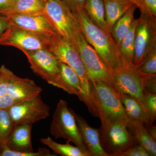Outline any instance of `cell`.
Here are the masks:
<instances>
[{
	"label": "cell",
	"instance_id": "2e32d148",
	"mask_svg": "<svg viewBox=\"0 0 156 156\" xmlns=\"http://www.w3.org/2000/svg\"><path fill=\"white\" fill-rule=\"evenodd\" d=\"M128 127L136 142L145 149L150 156L156 155V140L149 133L142 122L128 120Z\"/></svg>",
	"mask_w": 156,
	"mask_h": 156
},
{
	"label": "cell",
	"instance_id": "4dcf8cb0",
	"mask_svg": "<svg viewBox=\"0 0 156 156\" xmlns=\"http://www.w3.org/2000/svg\"><path fill=\"white\" fill-rule=\"evenodd\" d=\"M114 156H150V155L144 148L136 144L126 151L115 154Z\"/></svg>",
	"mask_w": 156,
	"mask_h": 156
},
{
	"label": "cell",
	"instance_id": "7402d4cb",
	"mask_svg": "<svg viewBox=\"0 0 156 156\" xmlns=\"http://www.w3.org/2000/svg\"><path fill=\"white\" fill-rule=\"evenodd\" d=\"M84 9L93 23L100 28L107 30L104 0H85Z\"/></svg>",
	"mask_w": 156,
	"mask_h": 156
},
{
	"label": "cell",
	"instance_id": "cb8c5ba5",
	"mask_svg": "<svg viewBox=\"0 0 156 156\" xmlns=\"http://www.w3.org/2000/svg\"><path fill=\"white\" fill-rule=\"evenodd\" d=\"M45 5L44 0H18L14 3V7L9 14H42Z\"/></svg>",
	"mask_w": 156,
	"mask_h": 156
},
{
	"label": "cell",
	"instance_id": "d6986e66",
	"mask_svg": "<svg viewBox=\"0 0 156 156\" xmlns=\"http://www.w3.org/2000/svg\"><path fill=\"white\" fill-rule=\"evenodd\" d=\"M119 93L120 99L128 120L142 122L149 125L144 109L139 101L131 95Z\"/></svg>",
	"mask_w": 156,
	"mask_h": 156
},
{
	"label": "cell",
	"instance_id": "836d02e7",
	"mask_svg": "<svg viewBox=\"0 0 156 156\" xmlns=\"http://www.w3.org/2000/svg\"><path fill=\"white\" fill-rule=\"evenodd\" d=\"M20 101V100L14 99L8 95L0 96V110L8 109L14 104Z\"/></svg>",
	"mask_w": 156,
	"mask_h": 156
},
{
	"label": "cell",
	"instance_id": "484cf974",
	"mask_svg": "<svg viewBox=\"0 0 156 156\" xmlns=\"http://www.w3.org/2000/svg\"><path fill=\"white\" fill-rule=\"evenodd\" d=\"M144 109L149 125H153L156 119V94L145 91Z\"/></svg>",
	"mask_w": 156,
	"mask_h": 156
},
{
	"label": "cell",
	"instance_id": "9c48e42d",
	"mask_svg": "<svg viewBox=\"0 0 156 156\" xmlns=\"http://www.w3.org/2000/svg\"><path fill=\"white\" fill-rule=\"evenodd\" d=\"M30 64L31 69L48 84L62 89L59 77V62L47 49L23 51Z\"/></svg>",
	"mask_w": 156,
	"mask_h": 156
},
{
	"label": "cell",
	"instance_id": "1f68e13d",
	"mask_svg": "<svg viewBox=\"0 0 156 156\" xmlns=\"http://www.w3.org/2000/svg\"><path fill=\"white\" fill-rule=\"evenodd\" d=\"M11 23L6 15L0 14V46L9 34L11 27Z\"/></svg>",
	"mask_w": 156,
	"mask_h": 156
},
{
	"label": "cell",
	"instance_id": "7a4b0ae2",
	"mask_svg": "<svg viewBox=\"0 0 156 156\" xmlns=\"http://www.w3.org/2000/svg\"><path fill=\"white\" fill-rule=\"evenodd\" d=\"M48 50L58 61L67 64L76 73L82 88L80 100L86 105L93 116L98 118V113L91 98L90 81L75 44L57 35L51 38Z\"/></svg>",
	"mask_w": 156,
	"mask_h": 156
},
{
	"label": "cell",
	"instance_id": "ac0fdd59",
	"mask_svg": "<svg viewBox=\"0 0 156 156\" xmlns=\"http://www.w3.org/2000/svg\"><path fill=\"white\" fill-rule=\"evenodd\" d=\"M59 69L62 90L71 95H76L80 100L82 88L80 80L76 73L69 66L60 62Z\"/></svg>",
	"mask_w": 156,
	"mask_h": 156
},
{
	"label": "cell",
	"instance_id": "f546056e",
	"mask_svg": "<svg viewBox=\"0 0 156 156\" xmlns=\"http://www.w3.org/2000/svg\"><path fill=\"white\" fill-rule=\"evenodd\" d=\"M140 72L145 74H155L156 73V49L151 52L142 65L137 68Z\"/></svg>",
	"mask_w": 156,
	"mask_h": 156
},
{
	"label": "cell",
	"instance_id": "44dd1931",
	"mask_svg": "<svg viewBox=\"0 0 156 156\" xmlns=\"http://www.w3.org/2000/svg\"><path fill=\"white\" fill-rule=\"evenodd\" d=\"M138 21L139 18L134 20L130 29L122 40L119 48L122 57L133 66L134 58V41Z\"/></svg>",
	"mask_w": 156,
	"mask_h": 156
},
{
	"label": "cell",
	"instance_id": "ba28073f",
	"mask_svg": "<svg viewBox=\"0 0 156 156\" xmlns=\"http://www.w3.org/2000/svg\"><path fill=\"white\" fill-rule=\"evenodd\" d=\"M113 78L117 91L134 98L139 101L145 111L144 93L146 90L144 73L122 58L121 63L114 69Z\"/></svg>",
	"mask_w": 156,
	"mask_h": 156
},
{
	"label": "cell",
	"instance_id": "3957f363",
	"mask_svg": "<svg viewBox=\"0 0 156 156\" xmlns=\"http://www.w3.org/2000/svg\"><path fill=\"white\" fill-rule=\"evenodd\" d=\"M90 82L91 99L101 123L111 120H129L116 89L102 82Z\"/></svg>",
	"mask_w": 156,
	"mask_h": 156
},
{
	"label": "cell",
	"instance_id": "74e56055",
	"mask_svg": "<svg viewBox=\"0 0 156 156\" xmlns=\"http://www.w3.org/2000/svg\"><path fill=\"white\" fill-rule=\"evenodd\" d=\"M18 1V0H13V2H17V1Z\"/></svg>",
	"mask_w": 156,
	"mask_h": 156
},
{
	"label": "cell",
	"instance_id": "8fae6325",
	"mask_svg": "<svg viewBox=\"0 0 156 156\" xmlns=\"http://www.w3.org/2000/svg\"><path fill=\"white\" fill-rule=\"evenodd\" d=\"M156 49V20L141 14L134 41V66L138 68L148 54Z\"/></svg>",
	"mask_w": 156,
	"mask_h": 156
},
{
	"label": "cell",
	"instance_id": "30bf717a",
	"mask_svg": "<svg viewBox=\"0 0 156 156\" xmlns=\"http://www.w3.org/2000/svg\"><path fill=\"white\" fill-rule=\"evenodd\" d=\"M14 126L32 124L47 119L50 115V107L39 95L20 100L8 109Z\"/></svg>",
	"mask_w": 156,
	"mask_h": 156
},
{
	"label": "cell",
	"instance_id": "603a6c76",
	"mask_svg": "<svg viewBox=\"0 0 156 156\" xmlns=\"http://www.w3.org/2000/svg\"><path fill=\"white\" fill-rule=\"evenodd\" d=\"M40 141L51 149L54 153L62 156H89L80 148L74 146L66 142V144H61L55 142L49 136L42 138Z\"/></svg>",
	"mask_w": 156,
	"mask_h": 156
},
{
	"label": "cell",
	"instance_id": "8d00e7d4",
	"mask_svg": "<svg viewBox=\"0 0 156 156\" xmlns=\"http://www.w3.org/2000/svg\"><path fill=\"white\" fill-rule=\"evenodd\" d=\"M119 1H127V2H131L133 3V4H134V1H133V0H119Z\"/></svg>",
	"mask_w": 156,
	"mask_h": 156
},
{
	"label": "cell",
	"instance_id": "4fadbf2b",
	"mask_svg": "<svg viewBox=\"0 0 156 156\" xmlns=\"http://www.w3.org/2000/svg\"><path fill=\"white\" fill-rule=\"evenodd\" d=\"M11 25L48 37L58 35L44 13L34 14H9L6 15Z\"/></svg>",
	"mask_w": 156,
	"mask_h": 156
},
{
	"label": "cell",
	"instance_id": "9a60e30c",
	"mask_svg": "<svg viewBox=\"0 0 156 156\" xmlns=\"http://www.w3.org/2000/svg\"><path fill=\"white\" fill-rule=\"evenodd\" d=\"M33 125L25 124L14 126L6 146L12 150L19 152H33L31 140Z\"/></svg>",
	"mask_w": 156,
	"mask_h": 156
},
{
	"label": "cell",
	"instance_id": "e575fe53",
	"mask_svg": "<svg viewBox=\"0 0 156 156\" xmlns=\"http://www.w3.org/2000/svg\"><path fill=\"white\" fill-rule=\"evenodd\" d=\"M13 0H0V14L7 15L9 14L14 7Z\"/></svg>",
	"mask_w": 156,
	"mask_h": 156
},
{
	"label": "cell",
	"instance_id": "d6a6232c",
	"mask_svg": "<svg viewBox=\"0 0 156 156\" xmlns=\"http://www.w3.org/2000/svg\"><path fill=\"white\" fill-rule=\"evenodd\" d=\"M73 13H76L83 9L85 0H62Z\"/></svg>",
	"mask_w": 156,
	"mask_h": 156
},
{
	"label": "cell",
	"instance_id": "f35d334b",
	"mask_svg": "<svg viewBox=\"0 0 156 156\" xmlns=\"http://www.w3.org/2000/svg\"><path fill=\"white\" fill-rule=\"evenodd\" d=\"M44 1H45V2H46V1H48V0H44Z\"/></svg>",
	"mask_w": 156,
	"mask_h": 156
},
{
	"label": "cell",
	"instance_id": "6da1fadb",
	"mask_svg": "<svg viewBox=\"0 0 156 156\" xmlns=\"http://www.w3.org/2000/svg\"><path fill=\"white\" fill-rule=\"evenodd\" d=\"M74 14L86 41L107 66L113 72L122 62V57L112 34L93 23L84 8Z\"/></svg>",
	"mask_w": 156,
	"mask_h": 156
},
{
	"label": "cell",
	"instance_id": "8992f818",
	"mask_svg": "<svg viewBox=\"0 0 156 156\" xmlns=\"http://www.w3.org/2000/svg\"><path fill=\"white\" fill-rule=\"evenodd\" d=\"M50 131L56 139L62 138L67 142H72L89 154L84 146L79 132L72 109L69 108L67 102L60 99L53 116Z\"/></svg>",
	"mask_w": 156,
	"mask_h": 156
},
{
	"label": "cell",
	"instance_id": "f1b7e54d",
	"mask_svg": "<svg viewBox=\"0 0 156 156\" xmlns=\"http://www.w3.org/2000/svg\"><path fill=\"white\" fill-rule=\"evenodd\" d=\"M13 73L4 65L0 67V96L8 95Z\"/></svg>",
	"mask_w": 156,
	"mask_h": 156
},
{
	"label": "cell",
	"instance_id": "ffe728a7",
	"mask_svg": "<svg viewBox=\"0 0 156 156\" xmlns=\"http://www.w3.org/2000/svg\"><path fill=\"white\" fill-rule=\"evenodd\" d=\"M136 8L137 7L135 5H132L117 21L113 28L112 36L119 48L134 19V14Z\"/></svg>",
	"mask_w": 156,
	"mask_h": 156
},
{
	"label": "cell",
	"instance_id": "e0dca14e",
	"mask_svg": "<svg viewBox=\"0 0 156 156\" xmlns=\"http://www.w3.org/2000/svg\"><path fill=\"white\" fill-rule=\"evenodd\" d=\"M106 30L112 34L117 21L128 11L133 3L119 0H104Z\"/></svg>",
	"mask_w": 156,
	"mask_h": 156
},
{
	"label": "cell",
	"instance_id": "d4e9b609",
	"mask_svg": "<svg viewBox=\"0 0 156 156\" xmlns=\"http://www.w3.org/2000/svg\"><path fill=\"white\" fill-rule=\"evenodd\" d=\"M14 126L8 110H0V152L6 146Z\"/></svg>",
	"mask_w": 156,
	"mask_h": 156
},
{
	"label": "cell",
	"instance_id": "277c9868",
	"mask_svg": "<svg viewBox=\"0 0 156 156\" xmlns=\"http://www.w3.org/2000/svg\"><path fill=\"white\" fill-rule=\"evenodd\" d=\"M128 122L115 120L101 123L98 129L101 144L108 156H114L137 144L128 128Z\"/></svg>",
	"mask_w": 156,
	"mask_h": 156
},
{
	"label": "cell",
	"instance_id": "5b68a950",
	"mask_svg": "<svg viewBox=\"0 0 156 156\" xmlns=\"http://www.w3.org/2000/svg\"><path fill=\"white\" fill-rule=\"evenodd\" d=\"M43 13L59 36L74 43L80 31L75 14L62 0H48Z\"/></svg>",
	"mask_w": 156,
	"mask_h": 156
},
{
	"label": "cell",
	"instance_id": "83f0119b",
	"mask_svg": "<svg viewBox=\"0 0 156 156\" xmlns=\"http://www.w3.org/2000/svg\"><path fill=\"white\" fill-rule=\"evenodd\" d=\"M56 155L50 153V150L47 148H39L36 152L22 153L10 149L7 146L5 147L0 152V156H54Z\"/></svg>",
	"mask_w": 156,
	"mask_h": 156
},
{
	"label": "cell",
	"instance_id": "5bb4252c",
	"mask_svg": "<svg viewBox=\"0 0 156 156\" xmlns=\"http://www.w3.org/2000/svg\"><path fill=\"white\" fill-rule=\"evenodd\" d=\"M81 139L90 156H108L101 144L98 129L91 127L87 121L73 110Z\"/></svg>",
	"mask_w": 156,
	"mask_h": 156
},
{
	"label": "cell",
	"instance_id": "7c38bea8",
	"mask_svg": "<svg viewBox=\"0 0 156 156\" xmlns=\"http://www.w3.org/2000/svg\"><path fill=\"white\" fill-rule=\"evenodd\" d=\"M52 37L11 25L2 46H11L21 51H34L41 49L48 50Z\"/></svg>",
	"mask_w": 156,
	"mask_h": 156
},
{
	"label": "cell",
	"instance_id": "4316f807",
	"mask_svg": "<svg viewBox=\"0 0 156 156\" xmlns=\"http://www.w3.org/2000/svg\"><path fill=\"white\" fill-rule=\"evenodd\" d=\"M141 14L156 20V0H133Z\"/></svg>",
	"mask_w": 156,
	"mask_h": 156
},
{
	"label": "cell",
	"instance_id": "52a82bcc",
	"mask_svg": "<svg viewBox=\"0 0 156 156\" xmlns=\"http://www.w3.org/2000/svg\"><path fill=\"white\" fill-rule=\"evenodd\" d=\"M74 44L77 49L89 81L102 82L116 89L114 83L113 72L89 44L81 30L76 35Z\"/></svg>",
	"mask_w": 156,
	"mask_h": 156
},
{
	"label": "cell",
	"instance_id": "d590c367",
	"mask_svg": "<svg viewBox=\"0 0 156 156\" xmlns=\"http://www.w3.org/2000/svg\"><path fill=\"white\" fill-rule=\"evenodd\" d=\"M146 128L147 129L149 133L156 140V127L153 125H145Z\"/></svg>",
	"mask_w": 156,
	"mask_h": 156
}]
</instances>
